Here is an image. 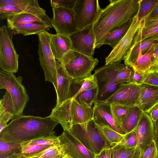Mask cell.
Returning a JSON list of instances; mask_svg holds the SVG:
<instances>
[{
    "label": "cell",
    "mask_w": 158,
    "mask_h": 158,
    "mask_svg": "<svg viewBox=\"0 0 158 158\" xmlns=\"http://www.w3.org/2000/svg\"><path fill=\"white\" fill-rule=\"evenodd\" d=\"M58 124L48 117L18 116L0 132V139L21 144L42 138H55L57 136L53 130Z\"/></svg>",
    "instance_id": "1"
},
{
    "label": "cell",
    "mask_w": 158,
    "mask_h": 158,
    "mask_svg": "<svg viewBox=\"0 0 158 158\" xmlns=\"http://www.w3.org/2000/svg\"><path fill=\"white\" fill-rule=\"evenodd\" d=\"M109 4L102 9L93 24L96 48L102 45L106 37L126 23L132 21L136 15L140 0H110Z\"/></svg>",
    "instance_id": "2"
},
{
    "label": "cell",
    "mask_w": 158,
    "mask_h": 158,
    "mask_svg": "<svg viewBox=\"0 0 158 158\" xmlns=\"http://www.w3.org/2000/svg\"><path fill=\"white\" fill-rule=\"evenodd\" d=\"M69 75L76 81L83 80L92 75L98 64V59L74 51L69 50L60 61Z\"/></svg>",
    "instance_id": "3"
},
{
    "label": "cell",
    "mask_w": 158,
    "mask_h": 158,
    "mask_svg": "<svg viewBox=\"0 0 158 158\" xmlns=\"http://www.w3.org/2000/svg\"><path fill=\"white\" fill-rule=\"evenodd\" d=\"M122 64L121 61L118 62L105 65L95 71L93 75L97 92L94 103L105 101L118 89L120 84L117 83L116 77Z\"/></svg>",
    "instance_id": "4"
},
{
    "label": "cell",
    "mask_w": 158,
    "mask_h": 158,
    "mask_svg": "<svg viewBox=\"0 0 158 158\" xmlns=\"http://www.w3.org/2000/svg\"><path fill=\"white\" fill-rule=\"evenodd\" d=\"M23 78L16 77L14 73L0 70V89H5L10 94L15 110L19 116L23 115V111L29 97L22 84Z\"/></svg>",
    "instance_id": "5"
},
{
    "label": "cell",
    "mask_w": 158,
    "mask_h": 158,
    "mask_svg": "<svg viewBox=\"0 0 158 158\" xmlns=\"http://www.w3.org/2000/svg\"><path fill=\"white\" fill-rule=\"evenodd\" d=\"M13 34L7 26L0 28V67L4 71L16 73L18 70L19 55L12 41Z\"/></svg>",
    "instance_id": "6"
},
{
    "label": "cell",
    "mask_w": 158,
    "mask_h": 158,
    "mask_svg": "<svg viewBox=\"0 0 158 158\" xmlns=\"http://www.w3.org/2000/svg\"><path fill=\"white\" fill-rule=\"evenodd\" d=\"M52 34L44 30L38 35V54L41 67L43 69L46 81L55 85L57 81L56 61L51 51L50 42Z\"/></svg>",
    "instance_id": "7"
},
{
    "label": "cell",
    "mask_w": 158,
    "mask_h": 158,
    "mask_svg": "<svg viewBox=\"0 0 158 158\" xmlns=\"http://www.w3.org/2000/svg\"><path fill=\"white\" fill-rule=\"evenodd\" d=\"M74 136L89 150L94 154L99 153L104 149L110 148L102 139L93 120L87 129L78 124H74L70 130Z\"/></svg>",
    "instance_id": "8"
},
{
    "label": "cell",
    "mask_w": 158,
    "mask_h": 158,
    "mask_svg": "<svg viewBox=\"0 0 158 158\" xmlns=\"http://www.w3.org/2000/svg\"><path fill=\"white\" fill-rule=\"evenodd\" d=\"M69 36L71 42L72 50L93 57L96 48V39L93 24L77 30Z\"/></svg>",
    "instance_id": "9"
},
{
    "label": "cell",
    "mask_w": 158,
    "mask_h": 158,
    "mask_svg": "<svg viewBox=\"0 0 158 158\" xmlns=\"http://www.w3.org/2000/svg\"><path fill=\"white\" fill-rule=\"evenodd\" d=\"M142 21H140L136 15L133 18L127 32L118 44L105 58L107 65L124 60L132 45L134 37Z\"/></svg>",
    "instance_id": "10"
},
{
    "label": "cell",
    "mask_w": 158,
    "mask_h": 158,
    "mask_svg": "<svg viewBox=\"0 0 158 158\" xmlns=\"http://www.w3.org/2000/svg\"><path fill=\"white\" fill-rule=\"evenodd\" d=\"M141 90L139 85L133 83H122L114 93L102 103L116 104L128 107L138 105Z\"/></svg>",
    "instance_id": "11"
},
{
    "label": "cell",
    "mask_w": 158,
    "mask_h": 158,
    "mask_svg": "<svg viewBox=\"0 0 158 158\" xmlns=\"http://www.w3.org/2000/svg\"><path fill=\"white\" fill-rule=\"evenodd\" d=\"M61 153L73 158H94L95 154L87 149L70 131H64L59 136Z\"/></svg>",
    "instance_id": "12"
},
{
    "label": "cell",
    "mask_w": 158,
    "mask_h": 158,
    "mask_svg": "<svg viewBox=\"0 0 158 158\" xmlns=\"http://www.w3.org/2000/svg\"><path fill=\"white\" fill-rule=\"evenodd\" d=\"M102 9L98 0H82L75 15L77 30L93 24L98 18Z\"/></svg>",
    "instance_id": "13"
},
{
    "label": "cell",
    "mask_w": 158,
    "mask_h": 158,
    "mask_svg": "<svg viewBox=\"0 0 158 158\" xmlns=\"http://www.w3.org/2000/svg\"><path fill=\"white\" fill-rule=\"evenodd\" d=\"M53 17L52 26L55 29L56 34L69 36L77 31L74 9L63 8H52Z\"/></svg>",
    "instance_id": "14"
},
{
    "label": "cell",
    "mask_w": 158,
    "mask_h": 158,
    "mask_svg": "<svg viewBox=\"0 0 158 158\" xmlns=\"http://www.w3.org/2000/svg\"><path fill=\"white\" fill-rule=\"evenodd\" d=\"M56 69L57 81L54 85L57 97L56 106L71 98V87L74 80L67 72L62 64L58 60L56 61Z\"/></svg>",
    "instance_id": "15"
},
{
    "label": "cell",
    "mask_w": 158,
    "mask_h": 158,
    "mask_svg": "<svg viewBox=\"0 0 158 158\" xmlns=\"http://www.w3.org/2000/svg\"><path fill=\"white\" fill-rule=\"evenodd\" d=\"M137 145L143 153L148 148L154 139L152 121L146 113L143 112L135 129Z\"/></svg>",
    "instance_id": "16"
},
{
    "label": "cell",
    "mask_w": 158,
    "mask_h": 158,
    "mask_svg": "<svg viewBox=\"0 0 158 158\" xmlns=\"http://www.w3.org/2000/svg\"><path fill=\"white\" fill-rule=\"evenodd\" d=\"M94 104L93 120L95 123L109 127L122 135H125L116 124L111 113L110 105L98 102Z\"/></svg>",
    "instance_id": "17"
},
{
    "label": "cell",
    "mask_w": 158,
    "mask_h": 158,
    "mask_svg": "<svg viewBox=\"0 0 158 158\" xmlns=\"http://www.w3.org/2000/svg\"><path fill=\"white\" fill-rule=\"evenodd\" d=\"M72 98H70L53 109L48 117L60 123L64 131H70L73 125L71 112Z\"/></svg>",
    "instance_id": "18"
},
{
    "label": "cell",
    "mask_w": 158,
    "mask_h": 158,
    "mask_svg": "<svg viewBox=\"0 0 158 158\" xmlns=\"http://www.w3.org/2000/svg\"><path fill=\"white\" fill-rule=\"evenodd\" d=\"M71 112L73 125L78 124L87 129L89 122L93 119V107H89L72 98Z\"/></svg>",
    "instance_id": "19"
},
{
    "label": "cell",
    "mask_w": 158,
    "mask_h": 158,
    "mask_svg": "<svg viewBox=\"0 0 158 158\" xmlns=\"http://www.w3.org/2000/svg\"><path fill=\"white\" fill-rule=\"evenodd\" d=\"M138 106L143 112L147 113L158 103V87L142 83Z\"/></svg>",
    "instance_id": "20"
},
{
    "label": "cell",
    "mask_w": 158,
    "mask_h": 158,
    "mask_svg": "<svg viewBox=\"0 0 158 158\" xmlns=\"http://www.w3.org/2000/svg\"><path fill=\"white\" fill-rule=\"evenodd\" d=\"M50 48L56 59L61 61L65 55L72 49V44L69 36L56 34H52Z\"/></svg>",
    "instance_id": "21"
},
{
    "label": "cell",
    "mask_w": 158,
    "mask_h": 158,
    "mask_svg": "<svg viewBox=\"0 0 158 158\" xmlns=\"http://www.w3.org/2000/svg\"><path fill=\"white\" fill-rule=\"evenodd\" d=\"M6 4L16 6L24 13L41 16H48L46 11L40 6L37 0H0V6Z\"/></svg>",
    "instance_id": "22"
},
{
    "label": "cell",
    "mask_w": 158,
    "mask_h": 158,
    "mask_svg": "<svg viewBox=\"0 0 158 158\" xmlns=\"http://www.w3.org/2000/svg\"><path fill=\"white\" fill-rule=\"evenodd\" d=\"M52 27V25L47 23L37 22L18 24L10 29L12 31L13 35L21 34L27 36L38 35L44 31H49Z\"/></svg>",
    "instance_id": "23"
},
{
    "label": "cell",
    "mask_w": 158,
    "mask_h": 158,
    "mask_svg": "<svg viewBox=\"0 0 158 158\" xmlns=\"http://www.w3.org/2000/svg\"><path fill=\"white\" fill-rule=\"evenodd\" d=\"M158 45V42L148 40L137 43H133L124 60V64L131 66L136 60L140 50L144 54L152 47Z\"/></svg>",
    "instance_id": "24"
},
{
    "label": "cell",
    "mask_w": 158,
    "mask_h": 158,
    "mask_svg": "<svg viewBox=\"0 0 158 158\" xmlns=\"http://www.w3.org/2000/svg\"><path fill=\"white\" fill-rule=\"evenodd\" d=\"M7 26L9 28L18 24L37 22L46 23L51 25L52 24V19L48 16H41L26 13L18 14L7 19Z\"/></svg>",
    "instance_id": "25"
},
{
    "label": "cell",
    "mask_w": 158,
    "mask_h": 158,
    "mask_svg": "<svg viewBox=\"0 0 158 158\" xmlns=\"http://www.w3.org/2000/svg\"><path fill=\"white\" fill-rule=\"evenodd\" d=\"M143 113L137 105L131 107L121 125V127L125 134L135 129Z\"/></svg>",
    "instance_id": "26"
},
{
    "label": "cell",
    "mask_w": 158,
    "mask_h": 158,
    "mask_svg": "<svg viewBox=\"0 0 158 158\" xmlns=\"http://www.w3.org/2000/svg\"><path fill=\"white\" fill-rule=\"evenodd\" d=\"M157 46L152 47L144 54H142V50H140L136 60L131 66L134 70L143 73H147L150 71L152 57Z\"/></svg>",
    "instance_id": "27"
},
{
    "label": "cell",
    "mask_w": 158,
    "mask_h": 158,
    "mask_svg": "<svg viewBox=\"0 0 158 158\" xmlns=\"http://www.w3.org/2000/svg\"><path fill=\"white\" fill-rule=\"evenodd\" d=\"M95 124L102 140L110 147L119 143L123 138L124 135L118 133L110 127L95 123Z\"/></svg>",
    "instance_id": "28"
},
{
    "label": "cell",
    "mask_w": 158,
    "mask_h": 158,
    "mask_svg": "<svg viewBox=\"0 0 158 158\" xmlns=\"http://www.w3.org/2000/svg\"><path fill=\"white\" fill-rule=\"evenodd\" d=\"M142 153L138 146L129 148L118 143L112 147L111 158H140Z\"/></svg>",
    "instance_id": "29"
},
{
    "label": "cell",
    "mask_w": 158,
    "mask_h": 158,
    "mask_svg": "<svg viewBox=\"0 0 158 158\" xmlns=\"http://www.w3.org/2000/svg\"><path fill=\"white\" fill-rule=\"evenodd\" d=\"M132 21L126 23L109 34L104 39L102 45H108L114 48L127 32L131 26Z\"/></svg>",
    "instance_id": "30"
},
{
    "label": "cell",
    "mask_w": 158,
    "mask_h": 158,
    "mask_svg": "<svg viewBox=\"0 0 158 158\" xmlns=\"http://www.w3.org/2000/svg\"><path fill=\"white\" fill-rule=\"evenodd\" d=\"M148 40H153L158 42V27L150 29L143 30L140 25L135 36L132 44Z\"/></svg>",
    "instance_id": "31"
},
{
    "label": "cell",
    "mask_w": 158,
    "mask_h": 158,
    "mask_svg": "<svg viewBox=\"0 0 158 158\" xmlns=\"http://www.w3.org/2000/svg\"><path fill=\"white\" fill-rule=\"evenodd\" d=\"M20 143L8 142L0 139V158H6L13 154L21 153Z\"/></svg>",
    "instance_id": "32"
},
{
    "label": "cell",
    "mask_w": 158,
    "mask_h": 158,
    "mask_svg": "<svg viewBox=\"0 0 158 158\" xmlns=\"http://www.w3.org/2000/svg\"><path fill=\"white\" fill-rule=\"evenodd\" d=\"M110 105L113 118L117 126L123 131L121 127V124L131 107L116 104H110Z\"/></svg>",
    "instance_id": "33"
},
{
    "label": "cell",
    "mask_w": 158,
    "mask_h": 158,
    "mask_svg": "<svg viewBox=\"0 0 158 158\" xmlns=\"http://www.w3.org/2000/svg\"><path fill=\"white\" fill-rule=\"evenodd\" d=\"M158 4V0H140L139 6L136 15L140 21L150 14Z\"/></svg>",
    "instance_id": "34"
},
{
    "label": "cell",
    "mask_w": 158,
    "mask_h": 158,
    "mask_svg": "<svg viewBox=\"0 0 158 158\" xmlns=\"http://www.w3.org/2000/svg\"><path fill=\"white\" fill-rule=\"evenodd\" d=\"M134 70L129 65L123 64L117 73L116 78L119 85L122 83H134Z\"/></svg>",
    "instance_id": "35"
},
{
    "label": "cell",
    "mask_w": 158,
    "mask_h": 158,
    "mask_svg": "<svg viewBox=\"0 0 158 158\" xmlns=\"http://www.w3.org/2000/svg\"><path fill=\"white\" fill-rule=\"evenodd\" d=\"M6 113L13 114L14 118L19 116L15 110L11 96L6 90L0 100V115Z\"/></svg>",
    "instance_id": "36"
},
{
    "label": "cell",
    "mask_w": 158,
    "mask_h": 158,
    "mask_svg": "<svg viewBox=\"0 0 158 158\" xmlns=\"http://www.w3.org/2000/svg\"><path fill=\"white\" fill-rule=\"evenodd\" d=\"M97 92V88L83 91L75 98L78 102L89 107H92L94 103Z\"/></svg>",
    "instance_id": "37"
},
{
    "label": "cell",
    "mask_w": 158,
    "mask_h": 158,
    "mask_svg": "<svg viewBox=\"0 0 158 158\" xmlns=\"http://www.w3.org/2000/svg\"><path fill=\"white\" fill-rule=\"evenodd\" d=\"M82 1L80 0H51V4L52 8H63L74 9L76 11L80 5Z\"/></svg>",
    "instance_id": "38"
},
{
    "label": "cell",
    "mask_w": 158,
    "mask_h": 158,
    "mask_svg": "<svg viewBox=\"0 0 158 158\" xmlns=\"http://www.w3.org/2000/svg\"><path fill=\"white\" fill-rule=\"evenodd\" d=\"M74 81L80 86L77 93L72 98H75L79 94L83 91L97 88L96 82L93 74L83 80L79 81L74 80Z\"/></svg>",
    "instance_id": "39"
},
{
    "label": "cell",
    "mask_w": 158,
    "mask_h": 158,
    "mask_svg": "<svg viewBox=\"0 0 158 158\" xmlns=\"http://www.w3.org/2000/svg\"><path fill=\"white\" fill-rule=\"evenodd\" d=\"M22 13L24 12L19 8L11 5L0 6V19L1 20H7Z\"/></svg>",
    "instance_id": "40"
},
{
    "label": "cell",
    "mask_w": 158,
    "mask_h": 158,
    "mask_svg": "<svg viewBox=\"0 0 158 158\" xmlns=\"http://www.w3.org/2000/svg\"><path fill=\"white\" fill-rule=\"evenodd\" d=\"M22 147L37 145H49L54 146H59L60 141L59 136L53 138H42L34 140L21 144Z\"/></svg>",
    "instance_id": "41"
},
{
    "label": "cell",
    "mask_w": 158,
    "mask_h": 158,
    "mask_svg": "<svg viewBox=\"0 0 158 158\" xmlns=\"http://www.w3.org/2000/svg\"><path fill=\"white\" fill-rule=\"evenodd\" d=\"M53 146H54L37 145L22 147L21 154L23 158L43 151Z\"/></svg>",
    "instance_id": "42"
},
{
    "label": "cell",
    "mask_w": 158,
    "mask_h": 158,
    "mask_svg": "<svg viewBox=\"0 0 158 158\" xmlns=\"http://www.w3.org/2000/svg\"><path fill=\"white\" fill-rule=\"evenodd\" d=\"M119 143L129 148L136 147L137 145V139L135 129L124 135Z\"/></svg>",
    "instance_id": "43"
},
{
    "label": "cell",
    "mask_w": 158,
    "mask_h": 158,
    "mask_svg": "<svg viewBox=\"0 0 158 158\" xmlns=\"http://www.w3.org/2000/svg\"><path fill=\"white\" fill-rule=\"evenodd\" d=\"M60 152V146H53L43 151L23 158H42L46 156L56 155Z\"/></svg>",
    "instance_id": "44"
},
{
    "label": "cell",
    "mask_w": 158,
    "mask_h": 158,
    "mask_svg": "<svg viewBox=\"0 0 158 158\" xmlns=\"http://www.w3.org/2000/svg\"><path fill=\"white\" fill-rule=\"evenodd\" d=\"M143 83L158 87V72L150 71L146 73Z\"/></svg>",
    "instance_id": "45"
},
{
    "label": "cell",
    "mask_w": 158,
    "mask_h": 158,
    "mask_svg": "<svg viewBox=\"0 0 158 158\" xmlns=\"http://www.w3.org/2000/svg\"><path fill=\"white\" fill-rule=\"evenodd\" d=\"M140 25L143 30H148L158 27V18L144 20L142 22Z\"/></svg>",
    "instance_id": "46"
},
{
    "label": "cell",
    "mask_w": 158,
    "mask_h": 158,
    "mask_svg": "<svg viewBox=\"0 0 158 158\" xmlns=\"http://www.w3.org/2000/svg\"><path fill=\"white\" fill-rule=\"evenodd\" d=\"M151 60L152 64L150 71L158 72V45L153 54Z\"/></svg>",
    "instance_id": "47"
},
{
    "label": "cell",
    "mask_w": 158,
    "mask_h": 158,
    "mask_svg": "<svg viewBox=\"0 0 158 158\" xmlns=\"http://www.w3.org/2000/svg\"><path fill=\"white\" fill-rule=\"evenodd\" d=\"M112 147L106 148L99 153L95 154L94 158H111Z\"/></svg>",
    "instance_id": "48"
},
{
    "label": "cell",
    "mask_w": 158,
    "mask_h": 158,
    "mask_svg": "<svg viewBox=\"0 0 158 158\" xmlns=\"http://www.w3.org/2000/svg\"><path fill=\"white\" fill-rule=\"evenodd\" d=\"M146 74L140 73L134 70V83L138 85H140L143 83Z\"/></svg>",
    "instance_id": "49"
},
{
    "label": "cell",
    "mask_w": 158,
    "mask_h": 158,
    "mask_svg": "<svg viewBox=\"0 0 158 158\" xmlns=\"http://www.w3.org/2000/svg\"><path fill=\"white\" fill-rule=\"evenodd\" d=\"M153 122L158 119V103L146 113Z\"/></svg>",
    "instance_id": "50"
},
{
    "label": "cell",
    "mask_w": 158,
    "mask_h": 158,
    "mask_svg": "<svg viewBox=\"0 0 158 158\" xmlns=\"http://www.w3.org/2000/svg\"><path fill=\"white\" fill-rule=\"evenodd\" d=\"M152 123L154 134V140L158 151V119L155 122L152 121Z\"/></svg>",
    "instance_id": "51"
},
{
    "label": "cell",
    "mask_w": 158,
    "mask_h": 158,
    "mask_svg": "<svg viewBox=\"0 0 158 158\" xmlns=\"http://www.w3.org/2000/svg\"><path fill=\"white\" fill-rule=\"evenodd\" d=\"M156 145L153 140L148 148L142 153L140 158H146L147 157L152 153Z\"/></svg>",
    "instance_id": "52"
},
{
    "label": "cell",
    "mask_w": 158,
    "mask_h": 158,
    "mask_svg": "<svg viewBox=\"0 0 158 158\" xmlns=\"http://www.w3.org/2000/svg\"><path fill=\"white\" fill-rule=\"evenodd\" d=\"M158 18V4L154 10L143 19L148 20Z\"/></svg>",
    "instance_id": "53"
},
{
    "label": "cell",
    "mask_w": 158,
    "mask_h": 158,
    "mask_svg": "<svg viewBox=\"0 0 158 158\" xmlns=\"http://www.w3.org/2000/svg\"><path fill=\"white\" fill-rule=\"evenodd\" d=\"M146 158H158V151L156 146L152 153Z\"/></svg>",
    "instance_id": "54"
},
{
    "label": "cell",
    "mask_w": 158,
    "mask_h": 158,
    "mask_svg": "<svg viewBox=\"0 0 158 158\" xmlns=\"http://www.w3.org/2000/svg\"><path fill=\"white\" fill-rule=\"evenodd\" d=\"M6 158H23L21 153L13 154Z\"/></svg>",
    "instance_id": "55"
},
{
    "label": "cell",
    "mask_w": 158,
    "mask_h": 158,
    "mask_svg": "<svg viewBox=\"0 0 158 158\" xmlns=\"http://www.w3.org/2000/svg\"><path fill=\"white\" fill-rule=\"evenodd\" d=\"M64 155L61 152L53 157L52 158H63Z\"/></svg>",
    "instance_id": "56"
},
{
    "label": "cell",
    "mask_w": 158,
    "mask_h": 158,
    "mask_svg": "<svg viewBox=\"0 0 158 158\" xmlns=\"http://www.w3.org/2000/svg\"><path fill=\"white\" fill-rule=\"evenodd\" d=\"M55 155H53V156H45L44 157H43L42 158H52V157H53Z\"/></svg>",
    "instance_id": "57"
},
{
    "label": "cell",
    "mask_w": 158,
    "mask_h": 158,
    "mask_svg": "<svg viewBox=\"0 0 158 158\" xmlns=\"http://www.w3.org/2000/svg\"><path fill=\"white\" fill-rule=\"evenodd\" d=\"M63 158H73L70 156H67L64 155Z\"/></svg>",
    "instance_id": "58"
}]
</instances>
